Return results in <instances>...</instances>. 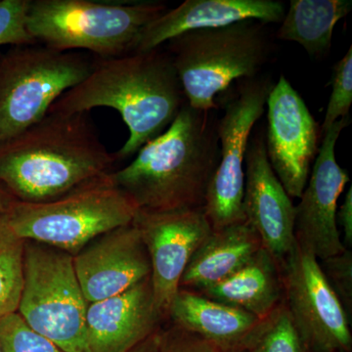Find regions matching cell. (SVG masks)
I'll list each match as a JSON object with an SVG mask.
<instances>
[{"instance_id":"1","label":"cell","mask_w":352,"mask_h":352,"mask_svg":"<svg viewBox=\"0 0 352 352\" xmlns=\"http://www.w3.org/2000/svg\"><path fill=\"white\" fill-rule=\"evenodd\" d=\"M88 113L50 112L0 144V185L15 200L61 198L115 170Z\"/></svg>"},{"instance_id":"2","label":"cell","mask_w":352,"mask_h":352,"mask_svg":"<svg viewBox=\"0 0 352 352\" xmlns=\"http://www.w3.org/2000/svg\"><path fill=\"white\" fill-rule=\"evenodd\" d=\"M214 111L185 102L170 126L146 143L126 168L109 175L138 210L168 212L204 208L219 162Z\"/></svg>"},{"instance_id":"3","label":"cell","mask_w":352,"mask_h":352,"mask_svg":"<svg viewBox=\"0 0 352 352\" xmlns=\"http://www.w3.org/2000/svg\"><path fill=\"white\" fill-rule=\"evenodd\" d=\"M185 102L170 54L157 48L95 60L87 78L65 92L50 112L115 109L129 129L126 142L113 154L119 162L166 131Z\"/></svg>"},{"instance_id":"4","label":"cell","mask_w":352,"mask_h":352,"mask_svg":"<svg viewBox=\"0 0 352 352\" xmlns=\"http://www.w3.org/2000/svg\"><path fill=\"white\" fill-rule=\"evenodd\" d=\"M168 10L161 2L29 0L25 25L36 43L85 50L99 59L132 53L143 29Z\"/></svg>"},{"instance_id":"5","label":"cell","mask_w":352,"mask_h":352,"mask_svg":"<svg viewBox=\"0 0 352 352\" xmlns=\"http://www.w3.org/2000/svg\"><path fill=\"white\" fill-rule=\"evenodd\" d=\"M263 25L243 21L185 32L168 41V53L190 107L215 111V98L231 83L256 78L270 54Z\"/></svg>"},{"instance_id":"6","label":"cell","mask_w":352,"mask_h":352,"mask_svg":"<svg viewBox=\"0 0 352 352\" xmlns=\"http://www.w3.org/2000/svg\"><path fill=\"white\" fill-rule=\"evenodd\" d=\"M109 175L55 200H15L4 210L7 221L22 239L76 256L102 234L131 224L138 212Z\"/></svg>"},{"instance_id":"7","label":"cell","mask_w":352,"mask_h":352,"mask_svg":"<svg viewBox=\"0 0 352 352\" xmlns=\"http://www.w3.org/2000/svg\"><path fill=\"white\" fill-rule=\"evenodd\" d=\"M95 60L43 44L0 53V144L43 120L53 104L87 78Z\"/></svg>"},{"instance_id":"8","label":"cell","mask_w":352,"mask_h":352,"mask_svg":"<svg viewBox=\"0 0 352 352\" xmlns=\"http://www.w3.org/2000/svg\"><path fill=\"white\" fill-rule=\"evenodd\" d=\"M88 303L72 254L25 240L24 274L17 312L25 323L64 352H90Z\"/></svg>"},{"instance_id":"9","label":"cell","mask_w":352,"mask_h":352,"mask_svg":"<svg viewBox=\"0 0 352 352\" xmlns=\"http://www.w3.org/2000/svg\"><path fill=\"white\" fill-rule=\"evenodd\" d=\"M274 83L270 78L242 80L217 120L219 162L204 210L212 230L245 221L243 212L245 161L254 124L261 119Z\"/></svg>"},{"instance_id":"10","label":"cell","mask_w":352,"mask_h":352,"mask_svg":"<svg viewBox=\"0 0 352 352\" xmlns=\"http://www.w3.org/2000/svg\"><path fill=\"white\" fill-rule=\"evenodd\" d=\"M284 302L307 352H352L351 320L318 261L296 241L281 263Z\"/></svg>"},{"instance_id":"11","label":"cell","mask_w":352,"mask_h":352,"mask_svg":"<svg viewBox=\"0 0 352 352\" xmlns=\"http://www.w3.org/2000/svg\"><path fill=\"white\" fill-rule=\"evenodd\" d=\"M132 222L149 254L156 307L162 317L168 318L183 273L212 227L204 208L168 212L138 210Z\"/></svg>"},{"instance_id":"12","label":"cell","mask_w":352,"mask_h":352,"mask_svg":"<svg viewBox=\"0 0 352 352\" xmlns=\"http://www.w3.org/2000/svg\"><path fill=\"white\" fill-rule=\"evenodd\" d=\"M268 161L291 199H300L318 154L319 126L300 94L280 76L266 101Z\"/></svg>"},{"instance_id":"13","label":"cell","mask_w":352,"mask_h":352,"mask_svg":"<svg viewBox=\"0 0 352 352\" xmlns=\"http://www.w3.org/2000/svg\"><path fill=\"white\" fill-rule=\"evenodd\" d=\"M349 116L336 122L324 134L318 155L300 203L296 206L295 241L302 251L323 261L346 251L336 221L338 201L349 176L336 159V144L349 124Z\"/></svg>"},{"instance_id":"14","label":"cell","mask_w":352,"mask_h":352,"mask_svg":"<svg viewBox=\"0 0 352 352\" xmlns=\"http://www.w3.org/2000/svg\"><path fill=\"white\" fill-rule=\"evenodd\" d=\"M87 303L119 295L151 276V263L133 222L102 234L73 256Z\"/></svg>"},{"instance_id":"15","label":"cell","mask_w":352,"mask_h":352,"mask_svg":"<svg viewBox=\"0 0 352 352\" xmlns=\"http://www.w3.org/2000/svg\"><path fill=\"white\" fill-rule=\"evenodd\" d=\"M243 212L281 265L295 244L296 206L271 168L263 136L252 139L248 147Z\"/></svg>"},{"instance_id":"16","label":"cell","mask_w":352,"mask_h":352,"mask_svg":"<svg viewBox=\"0 0 352 352\" xmlns=\"http://www.w3.org/2000/svg\"><path fill=\"white\" fill-rule=\"evenodd\" d=\"M151 276L124 293L88 303L87 333L90 352H127L160 330Z\"/></svg>"},{"instance_id":"17","label":"cell","mask_w":352,"mask_h":352,"mask_svg":"<svg viewBox=\"0 0 352 352\" xmlns=\"http://www.w3.org/2000/svg\"><path fill=\"white\" fill-rule=\"evenodd\" d=\"M285 14L284 4L275 0H186L146 25L132 53L157 50L185 32L226 27L243 21L278 24L283 21Z\"/></svg>"},{"instance_id":"18","label":"cell","mask_w":352,"mask_h":352,"mask_svg":"<svg viewBox=\"0 0 352 352\" xmlns=\"http://www.w3.org/2000/svg\"><path fill=\"white\" fill-rule=\"evenodd\" d=\"M173 325L199 336L221 352H242L263 320L240 308L180 288L171 302L168 316Z\"/></svg>"},{"instance_id":"19","label":"cell","mask_w":352,"mask_h":352,"mask_svg":"<svg viewBox=\"0 0 352 352\" xmlns=\"http://www.w3.org/2000/svg\"><path fill=\"white\" fill-rule=\"evenodd\" d=\"M263 248L247 221L212 230L190 259L180 288L200 292L226 279L249 263Z\"/></svg>"},{"instance_id":"20","label":"cell","mask_w":352,"mask_h":352,"mask_svg":"<svg viewBox=\"0 0 352 352\" xmlns=\"http://www.w3.org/2000/svg\"><path fill=\"white\" fill-rule=\"evenodd\" d=\"M196 293L264 320L284 302L281 265L263 247L232 275Z\"/></svg>"},{"instance_id":"21","label":"cell","mask_w":352,"mask_h":352,"mask_svg":"<svg viewBox=\"0 0 352 352\" xmlns=\"http://www.w3.org/2000/svg\"><path fill=\"white\" fill-rule=\"evenodd\" d=\"M351 0H292L277 38L302 45L310 56H325L339 21L351 12Z\"/></svg>"},{"instance_id":"22","label":"cell","mask_w":352,"mask_h":352,"mask_svg":"<svg viewBox=\"0 0 352 352\" xmlns=\"http://www.w3.org/2000/svg\"><path fill=\"white\" fill-rule=\"evenodd\" d=\"M25 240L9 226L0 212V318L17 312L24 274Z\"/></svg>"},{"instance_id":"23","label":"cell","mask_w":352,"mask_h":352,"mask_svg":"<svg viewBox=\"0 0 352 352\" xmlns=\"http://www.w3.org/2000/svg\"><path fill=\"white\" fill-rule=\"evenodd\" d=\"M242 352H307L284 302L264 319L258 333Z\"/></svg>"},{"instance_id":"24","label":"cell","mask_w":352,"mask_h":352,"mask_svg":"<svg viewBox=\"0 0 352 352\" xmlns=\"http://www.w3.org/2000/svg\"><path fill=\"white\" fill-rule=\"evenodd\" d=\"M0 347L2 352H64L32 330L18 312L0 318Z\"/></svg>"},{"instance_id":"25","label":"cell","mask_w":352,"mask_h":352,"mask_svg":"<svg viewBox=\"0 0 352 352\" xmlns=\"http://www.w3.org/2000/svg\"><path fill=\"white\" fill-rule=\"evenodd\" d=\"M332 94L322 124V133L340 119L349 116L352 104V46L344 57L333 67Z\"/></svg>"},{"instance_id":"26","label":"cell","mask_w":352,"mask_h":352,"mask_svg":"<svg viewBox=\"0 0 352 352\" xmlns=\"http://www.w3.org/2000/svg\"><path fill=\"white\" fill-rule=\"evenodd\" d=\"M29 0H0V46L36 44L25 25Z\"/></svg>"},{"instance_id":"27","label":"cell","mask_w":352,"mask_h":352,"mask_svg":"<svg viewBox=\"0 0 352 352\" xmlns=\"http://www.w3.org/2000/svg\"><path fill=\"white\" fill-rule=\"evenodd\" d=\"M322 273L333 293L338 296L349 318L352 314V252H340L323 261H318Z\"/></svg>"},{"instance_id":"28","label":"cell","mask_w":352,"mask_h":352,"mask_svg":"<svg viewBox=\"0 0 352 352\" xmlns=\"http://www.w3.org/2000/svg\"><path fill=\"white\" fill-rule=\"evenodd\" d=\"M157 352H220L219 349L199 336L182 329L173 327L162 331Z\"/></svg>"},{"instance_id":"29","label":"cell","mask_w":352,"mask_h":352,"mask_svg":"<svg viewBox=\"0 0 352 352\" xmlns=\"http://www.w3.org/2000/svg\"><path fill=\"white\" fill-rule=\"evenodd\" d=\"M336 221L340 232L342 229L344 234V244L346 249L351 250L352 247V188L349 186L347 190L344 203L338 207Z\"/></svg>"},{"instance_id":"30","label":"cell","mask_w":352,"mask_h":352,"mask_svg":"<svg viewBox=\"0 0 352 352\" xmlns=\"http://www.w3.org/2000/svg\"><path fill=\"white\" fill-rule=\"evenodd\" d=\"M162 331L160 329L156 333L150 336L144 342L139 344L127 352H157L159 351L160 342H161Z\"/></svg>"},{"instance_id":"31","label":"cell","mask_w":352,"mask_h":352,"mask_svg":"<svg viewBox=\"0 0 352 352\" xmlns=\"http://www.w3.org/2000/svg\"><path fill=\"white\" fill-rule=\"evenodd\" d=\"M15 201L13 196L0 185V212L6 210L9 206Z\"/></svg>"},{"instance_id":"32","label":"cell","mask_w":352,"mask_h":352,"mask_svg":"<svg viewBox=\"0 0 352 352\" xmlns=\"http://www.w3.org/2000/svg\"><path fill=\"white\" fill-rule=\"evenodd\" d=\"M0 352H2V351H1V347H0Z\"/></svg>"},{"instance_id":"33","label":"cell","mask_w":352,"mask_h":352,"mask_svg":"<svg viewBox=\"0 0 352 352\" xmlns=\"http://www.w3.org/2000/svg\"><path fill=\"white\" fill-rule=\"evenodd\" d=\"M220 352H221V351H220Z\"/></svg>"}]
</instances>
